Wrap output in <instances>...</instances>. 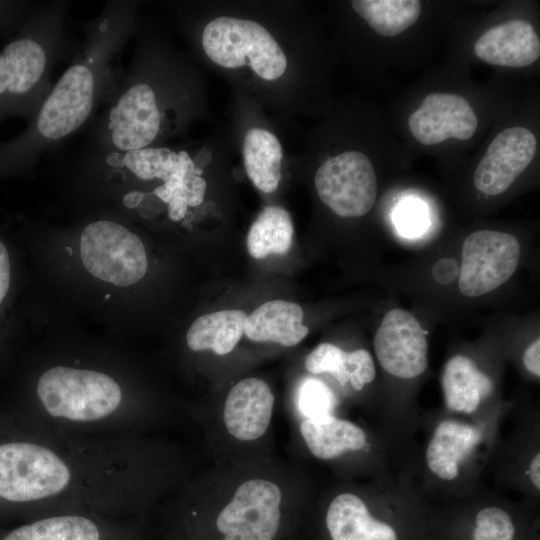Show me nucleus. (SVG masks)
<instances>
[{
    "instance_id": "f257e3e1",
    "label": "nucleus",
    "mask_w": 540,
    "mask_h": 540,
    "mask_svg": "<svg viewBox=\"0 0 540 540\" xmlns=\"http://www.w3.org/2000/svg\"><path fill=\"white\" fill-rule=\"evenodd\" d=\"M0 478L9 506L27 520L64 512L133 518L143 510L145 467L132 435L69 434L7 415Z\"/></svg>"
},
{
    "instance_id": "f03ea898",
    "label": "nucleus",
    "mask_w": 540,
    "mask_h": 540,
    "mask_svg": "<svg viewBox=\"0 0 540 540\" xmlns=\"http://www.w3.org/2000/svg\"><path fill=\"white\" fill-rule=\"evenodd\" d=\"M126 2L106 6L92 22L81 51L35 112L22 136L23 157H36L79 130L104 96H110L119 76L113 65L128 36L131 20Z\"/></svg>"
},
{
    "instance_id": "7ed1b4c3",
    "label": "nucleus",
    "mask_w": 540,
    "mask_h": 540,
    "mask_svg": "<svg viewBox=\"0 0 540 540\" xmlns=\"http://www.w3.org/2000/svg\"><path fill=\"white\" fill-rule=\"evenodd\" d=\"M505 415L471 419L446 410L419 415L414 433L421 439L410 440L406 463L429 502L462 498L484 484Z\"/></svg>"
},
{
    "instance_id": "20e7f679",
    "label": "nucleus",
    "mask_w": 540,
    "mask_h": 540,
    "mask_svg": "<svg viewBox=\"0 0 540 540\" xmlns=\"http://www.w3.org/2000/svg\"><path fill=\"white\" fill-rule=\"evenodd\" d=\"M20 414L56 431L93 436L132 435L137 416L126 386L116 376L66 364L41 372L33 405Z\"/></svg>"
},
{
    "instance_id": "39448f33",
    "label": "nucleus",
    "mask_w": 540,
    "mask_h": 540,
    "mask_svg": "<svg viewBox=\"0 0 540 540\" xmlns=\"http://www.w3.org/2000/svg\"><path fill=\"white\" fill-rule=\"evenodd\" d=\"M206 55L224 68L249 66L260 78L275 80L287 68L286 56L269 31L247 19L219 17L204 28Z\"/></svg>"
},
{
    "instance_id": "423d86ee",
    "label": "nucleus",
    "mask_w": 540,
    "mask_h": 540,
    "mask_svg": "<svg viewBox=\"0 0 540 540\" xmlns=\"http://www.w3.org/2000/svg\"><path fill=\"white\" fill-rule=\"evenodd\" d=\"M80 257L95 278L119 287L139 282L148 269L141 239L125 226L98 220L88 224L80 236Z\"/></svg>"
},
{
    "instance_id": "0eeeda50",
    "label": "nucleus",
    "mask_w": 540,
    "mask_h": 540,
    "mask_svg": "<svg viewBox=\"0 0 540 540\" xmlns=\"http://www.w3.org/2000/svg\"><path fill=\"white\" fill-rule=\"evenodd\" d=\"M281 502L275 483L247 480L216 515L213 535L218 540H277L282 527Z\"/></svg>"
},
{
    "instance_id": "6e6552de",
    "label": "nucleus",
    "mask_w": 540,
    "mask_h": 540,
    "mask_svg": "<svg viewBox=\"0 0 540 540\" xmlns=\"http://www.w3.org/2000/svg\"><path fill=\"white\" fill-rule=\"evenodd\" d=\"M314 182L321 201L341 217H361L375 204L376 173L362 152L346 151L329 158L318 168Z\"/></svg>"
},
{
    "instance_id": "1a4fd4ad",
    "label": "nucleus",
    "mask_w": 540,
    "mask_h": 540,
    "mask_svg": "<svg viewBox=\"0 0 540 540\" xmlns=\"http://www.w3.org/2000/svg\"><path fill=\"white\" fill-rule=\"evenodd\" d=\"M538 413H526L505 438L498 432L486 472L494 476L497 489L519 496H540V447ZM500 430V428H499Z\"/></svg>"
},
{
    "instance_id": "9d476101",
    "label": "nucleus",
    "mask_w": 540,
    "mask_h": 540,
    "mask_svg": "<svg viewBox=\"0 0 540 540\" xmlns=\"http://www.w3.org/2000/svg\"><path fill=\"white\" fill-rule=\"evenodd\" d=\"M519 258L520 244L513 235L493 230L473 232L462 247L460 292L476 297L495 290L512 276Z\"/></svg>"
},
{
    "instance_id": "9b49d317",
    "label": "nucleus",
    "mask_w": 540,
    "mask_h": 540,
    "mask_svg": "<svg viewBox=\"0 0 540 540\" xmlns=\"http://www.w3.org/2000/svg\"><path fill=\"white\" fill-rule=\"evenodd\" d=\"M144 536L140 517L64 512L27 520L0 540H144Z\"/></svg>"
},
{
    "instance_id": "f8f14e48",
    "label": "nucleus",
    "mask_w": 540,
    "mask_h": 540,
    "mask_svg": "<svg viewBox=\"0 0 540 540\" xmlns=\"http://www.w3.org/2000/svg\"><path fill=\"white\" fill-rule=\"evenodd\" d=\"M373 346L381 368L396 379H416L428 368L426 331L406 310L396 308L386 313Z\"/></svg>"
},
{
    "instance_id": "ddd939ff",
    "label": "nucleus",
    "mask_w": 540,
    "mask_h": 540,
    "mask_svg": "<svg viewBox=\"0 0 540 540\" xmlns=\"http://www.w3.org/2000/svg\"><path fill=\"white\" fill-rule=\"evenodd\" d=\"M300 432L312 455L335 460L349 453L375 451L405 459V448L387 433L376 437L360 425L334 414L304 418Z\"/></svg>"
},
{
    "instance_id": "4468645a",
    "label": "nucleus",
    "mask_w": 540,
    "mask_h": 540,
    "mask_svg": "<svg viewBox=\"0 0 540 540\" xmlns=\"http://www.w3.org/2000/svg\"><path fill=\"white\" fill-rule=\"evenodd\" d=\"M535 135L520 126L501 131L490 143L474 176L475 187L486 195L506 191L533 160Z\"/></svg>"
},
{
    "instance_id": "2eb2a0df",
    "label": "nucleus",
    "mask_w": 540,
    "mask_h": 540,
    "mask_svg": "<svg viewBox=\"0 0 540 540\" xmlns=\"http://www.w3.org/2000/svg\"><path fill=\"white\" fill-rule=\"evenodd\" d=\"M445 410L462 417L485 419L504 412L490 406L495 393L493 379L470 357L448 359L441 375Z\"/></svg>"
},
{
    "instance_id": "dca6fc26",
    "label": "nucleus",
    "mask_w": 540,
    "mask_h": 540,
    "mask_svg": "<svg viewBox=\"0 0 540 540\" xmlns=\"http://www.w3.org/2000/svg\"><path fill=\"white\" fill-rule=\"evenodd\" d=\"M478 126L469 102L457 94L430 93L408 119L414 138L423 145H435L455 138H471Z\"/></svg>"
},
{
    "instance_id": "f3484780",
    "label": "nucleus",
    "mask_w": 540,
    "mask_h": 540,
    "mask_svg": "<svg viewBox=\"0 0 540 540\" xmlns=\"http://www.w3.org/2000/svg\"><path fill=\"white\" fill-rule=\"evenodd\" d=\"M324 525L329 540H400L395 525L378 517L363 495L350 491L331 499Z\"/></svg>"
},
{
    "instance_id": "a211bd4d",
    "label": "nucleus",
    "mask_w": 540,
    "mask_h": 540,
    "mask_svg": "<svg viewBox=\"0 0 540 540\" xmlns=\"http://www.w3.org/2000/svg\"><path fill=\"white\" fill-rule=\"evenodd\" d=\"M274 395L268 384L258 378H246L229 391L224 405L228 432L238 440H255L269 427Z\"/></svg>"
},
{
    "instance_id": "6ab92c4d",
    "label": "nucleus",
    "mask_w": 540,
    "mask_h": 540,
    "mask_svg": "<svg viewBox=\"0 0 540 540\" xmlns=\"http://www.w3.org/2000/svg\"><path fill=\"white\" fill-rule=\"evenodd\" d=\"M474 52L488 64L521 68L539 58L540 40L529 22L509 20L483 33L474 45Z\"/></svg>"
},
{
    "instance_id": "aec40b11",
    "label": "nucleus",
    "mask_w": 540,
    "mask_h": 540,
    "mask_svg": "<svg viewBox=\"0 0 540 540\" xmlns=\"http://www.w3.org/2000/svg\"><path fill=\"white\" fill-rule=\"evenodd\" d=\"M302 308L285 300L267 301L247 316L244 334L252 341L295 346L309 333Z\"/></svg>"
},
{
    "instance_id": "412c9836",
    "label": "nucleus",
    "mask_w": 540,
    "mask_h": 540,
    "mask_svg": "<svg viewBox=\"0 0 540 540\" xmlns=\"http://www.w3.org/2000/svg\"><path fill=\"white\" fill-rule=\"evenodd\" d=\"M304 364L309 373L331 374L341 387L350 383L355 391L376 378L374 359L365 349L347 352L334 344L321 343L307 355Z\"/></svg>"
},
{
    "instance_id": "4be33fe9",
    "label": "nucleus",
    "mask_w": 540,
    "mask_h": 540,
    "mask_svg": "<svg viewBox=\"0 0 540 540\" xmlns=\"http://www.w3.org/2000/svg\"><path fill=\"white\" fill-rule=\"evenodd\" d=\"M507 494L485 483L469 495L473 513L471 540H516L515 505Z\"/></svg>"
},
{
    "instance_id": "5701e85b",
    "label": "nucleus",
    "mask_w": 540,
    "mask_h": 540,
    "mask_svg": "<svg viewBox=\"0 0 540 540\" xmlns=\"http://www.w3.org/2000/svg\"><path fill=\"white\" fill-rule=\"evenodd\" d=\"M247 316L241 310H220L200 316L187 332L188 347L196 352L230 353L244 334Z\"/></svg>"
},
{
    "instance_id": "b1692460",
    "label": "nucleus",
    "mask_w": 540,
    "mask_h": 540,
    "mask_svg": "<svg viewBox=\"0 0 540 540\" xmlns=\"http://www.w3.org/2000/svg\"><path fill=\"white\" fill-rule=\"evenodd\" d=\"M283 153L278 138L268 130L251 128L243 144L246 173L256 188L265 193L275 191L281 179Z\"/></svg>"
},
{
    "instance_id": "393cba45",
    "label": "nucleus",
    "mask_w": 540,
    "mask_h": 540,
    "mask_svg": "<svg viewBox=\"0 0 540 540\" xmlns=\"http://www.w3.org/2000/svg\"><path fill=\"white\" fill-rule=\"evenodd\" d=\"M186 151L175 152L167 147H147L125 152H98L104 163L125 168L141 180L168 181L182 167Z\"/></svg>"
},
{
    "instance_id": "a878e982",
    "label": "nucleus",
    "mask_w": 540,
    "mask_h": 540,
    "mask_svg": "<svg viewBox=\"0 0 540 540\" xmlns=\"http://www.w3.org/2000/svg\"><path fill=\"white\" fill-rule=\"evenodd\" d=\"M293 234L288 211L279 206L265 207L250 226L246 239L248 252L256 259L283 255L291 248Z\"/></svg>"
},
{
    "instance_id": "bb28decb",
    "label": "nucleus",
    "mask_w": 540,
    "mask_h": 540,
    "mask_svg": "<svg viewBox=\"0 0 540 540\" xmlns=\"http://www.w3.org/2000/svg\"><path fill=\"white\" fill-rule=\"evenodd\" d=\"M351 5L374 31L385 37L411 27L422 9L418 0H353Z\"/></svg>"
},
{
    "instance_id": "cd10ccee",
    "label": "nucleus",
    "mask_w": 540,
    "mask_h": 540,
    "mask_svg": "<svg viewBox=\"0 0 540 540\" xmlns=\"http://www.w3.org/2000/svg\"><path fill=\"white\" fill-rule=\"evenodd\" d=\"M297 404L304 418L333 414L336 399L330 388L322 381L307 378L298 390Z\"/></svg>"
},
{
    "instance_id": "c85d7f7f",
    "label": "nucleus",
    "mask_w": 540,
    "mask_h": 540,
    "mask_svg": "<svg viewBox=\"0 0 540 540\" xmlns=\"http://www.w3.org/2000/svg\"><path fill=\"white\" fill-rule=\"evenodd\" d=\"M427 221L425 207L417 200H406L396 209L395 225L403 236L415 237L422 234Z\"/></svg>"
},
{
    "instance_id": "c756f323",
    "label": "nucleus",
    "mask_w": 540,
    "mask_h": 540,
    "mask_svg": "<svg viewBox=\"0 0 540 540\" xmlns=\"http://www.w3.org/2000/svg\"><path fill=\"white\" fill-rule=\"evenodd\" d=\"M522 361L525 369L532 376L540 377V340H534L524 351Z\"/></svg>"
},
{
    "instance_id": "7c9ffc66",
    "label": "nucleus",
    "mask_w": 540,
    "mask_h": 540,
    "mask_svg": "<svg viewBox=\"0 0 540 540\" xmlns=\"http://www.w3.org/2000/svg\"><path fill=\"white\" fill-rule=\"evenodd\" d=\"M457 263L453 259H442L433 268V277L442 284L452 282L457 273Z\"/></svg>"
},
{
    "instance_id": "2f4dec72",
    "label": "nucleus",
    "mask_w": 540,
    "mask_h": 540,
    "mask_svg": "<svg viewBox=\"0 0 540 540\" xmlns=\"http://www.w3.org/2000/svg\"><path fill=\"white\" fill-rule=\"evenodd\" d=\"M11 277V267L8 251L5 245L0 241V304L5 298Z\"/></svg>"
}]
</instances>
